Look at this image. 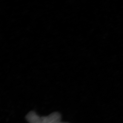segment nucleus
Here are the masks:
<instances>
[{
    "mask_svg": "<svg viewBox=\"0 0 123 123\" xmlns=\"http://www.w3.org/2000/svg\"><path fill=\"white\" fill-rule=\"evenodd\" d=\"M43 123H58L61 121V115L58 112H53L48 116H42Z\"/></svg>",
    "mask_w": 123,
    "mask_h": 123,
    "instance_id": "nucleus-1",
    "label": "nucleus"
},
{
    "mask_svg": "<svg viewBox=\"0 0 123 123\" xmlns=\"http://www.w3.org/2000/svg\"><path fill=\"white\" fill-rule=\"evenodd\" d=\"M65 123V122H59V123Z\"/></svg>",
    "mask_w": 123,
    "mask_h": 123,
    "instance_id": "nucleus-3",
    "label": "nucleus"
},
{
    "mask_svg": "<svg viewBox=\"0 0 123 123\" xmlns=\"http://www.w3.org/2000/svg\"><path fill=\"white\" fill-rule=\"evenodd\" d=\"M26 119L29 123H43L42 117H40L35 111L29 112L26 116Z\"/></svg>",
    "mask_w": 123,
    "mask_h": 123,
    "instance_id": "nucleus-2",
    "label": "nucleus"
}]
</instances>
